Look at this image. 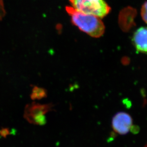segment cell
Masks as SVG:
<instances>
[{
    "instance_id": "cell-6",
    "label": "cell",
    "mask_w": 147,
    "mask_h": 147,
    "mask_svg": "<svg viewBox=\"0 0 147 147\" xmlns=\"http://www.w3.org/2000/svg\"><path fill=\"white\" fill-rule=\"evenodd\" d=\"M31 96L33 99H41L47 96V92L45 89L35 86L33 88Z\"/></svg>"
},
{
    "instance_id": "cell-1",
    "label": "cell",
    "mask_w": 147,
    "mask_h": 147,
    "mask_svg": "<svg viewBox=\"0 0 147 147\" xmlns=\"http://www.w3.org/2000/svg\"><path fill=\"white\" fill-rule=\"evenodd\" d=\"M65 11L71 18L73 24L88 35L99 38L105 33V25L99 17L79 12L71 6H67Z\"/></svg>"
},
{
    "instance_id": "cell-2",
    "label": "cell",
    "mask_w": 147,
    "mask_h": 147,
    "mask_svg": "<svg viewBox=\"0 0 147 147\" xmlns=\"http://www.w3.org/2000/svg\"><path fill=\"white\" fill-rule=\"evenodd\" d=\"M71 7L77 11L100 19L108 16L111 8L104 0H69Z\"/></svg>"
},
{
    "instance_id": "cell-7",
    "label": "cell",
    "mask_w": 147,
    "mask_h": 147,
    "mask_svg": "<svg viewBox=\"0 0 147 147\" xmlns=\"http://www.w3.org/2000/svg\"><path fill=\"white\" fill-rule=\"evenodd\" d=\"M140 14L143 21L147 24V1H145L142 6Z\"/></svg>"
},
{
    "instance_id": "cell-3",
    "label": "cell",
    "mask_w": 147,
    "mask_h": 147,
    "mask_svg": "<svg viewBox=\"0 0 147 147\" xmlns=\"http://www.w3.org/2000/svg\"><path fill=\"white\" fill-rule=\"evenodd\" d=\"M52 106L35 103L27 105L24 110V117L30 123L42 125L46 123L45 114L51 110Z\"/></svg>"
},
{
    "instance_id": "cell-4",
    "label": "cell",
    "mask_w": 147,
    "mask_h": 147,
    "mask_svg": "<svg viewBox=\"0 0 147 147\" xmlns=\"http://www.w3.org/2000/svg\"><path fill=\"white\" fill-rule=\"evenodd\" d=\"M112 127L116 133L125 135L133 128V120L129 114L120 112L117 113L113 117Z\"/></svg>"
},
{
    "instance_id": "cell-8",
    "label": "cell",
    "mask_w": 147,
    "mask_h": 147,
    "mask_svg": "<svg viewBox=\"0 0 147 147\" xmlns=\"http://www.w3.org/2000/svg\"><path fill=\"white\" fill-rule=\"evenodd\" d=\"M145 147H147V145H146V146H145Z\"/></svg>"
},
{
    "instance_id": "cell-5",
    "label": "cell",
    "mask_w": 147,
    "mask_h": 147,
    "mask_svg": "<svg viewBox=\"0 0 147 147\" xmlns=\"http://www.w3.org/2000/svg\"><path fill=\"white\" fill-rule=\"evenodd\" d=\"M132 42L138 52L147 54V26L140 27L135 32Z\"/></svg>"
}]
</instances>
